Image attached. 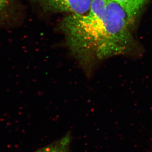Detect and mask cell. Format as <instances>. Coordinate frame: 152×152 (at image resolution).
Returning a JSON list of instances; mask_svg holds the SVG:
<instances>
[{"mask_svg":"<svg viewBox=\"0 0 152 152\" xmlns=\"http://www.w3.org/2000/svg\"><path fill=\"white\" fill-rule=\"evenodd\" d=\"M46 11L82 15L88 12L93 0H32Z\"/></svg>","mask_w":152,"mask_h":152,"instance_id":"obj_2","label":"cell"},{"mask_svg":"<svg viewBox=\"0 0 152 152\" xmlns=\"http://www.w3.org/2000/svg\"><path fill=\"white\" fill-rule=\"evenodd\" d=\"M10 0H0V15L9 7Z\"/></svg>","mask_w":152,"mask_h":152,"instance_id":"obj_5","label":"cell"},{"mask_svg":"<svg viewBox=\"0 0 152 152\" xmlns=\"http://www.w3.org/2000/svg\"><path fill=\"white\" fill-rule=\"evenodd\" d=\"M70 142V135L67 134L61 139L35 152H69Z\"/></svg>","mask_w":152,"mask_h":152,"instance_id":"obj_4","label":"cell"},{"mask_svg":"<svg viewBox=\"0 0 152 152\" xmlns=\"http://www.w3.org/2000/svg\"><path fill=\"white\" fill-rule=\"evenodd\" d=\"M126 12L129 19L134 23L136 17L145 4L146 0H112Z\"/></svg>","mask_w":152,"mask_h":152,"instance_id":"obj_3","label":"cell"},{"mask_svg":"<svg viewBox=\"0 0 152 152\" xmlns=\"http://www.w3.org/2000/svg\"><path fill=\"white\" fill-rule=\"evenodd\" d=\"M132 23L112 0H93L88 12L63 19L61 29L76 59L88 67L94 62L127 53L133 43Z\"/></svg>","mask_w":152,"mask_h":152,"instance_id":"obj_1","label":"cell"}]
</instances>
